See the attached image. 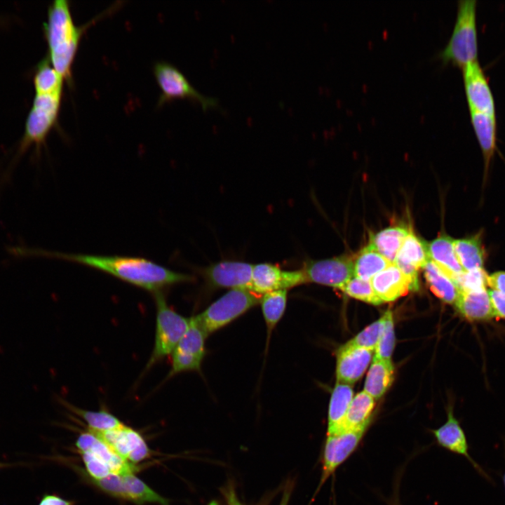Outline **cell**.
<instances>
[{
	"label": "cell",
	"mask_w": 505,
	"mask_h": 505,
	"mask_svg": "<svg viewBox=\"0 0 505 505\" xmlns=\"http://www.w3.org/2000/svg\"><path fill=\"white\" fill-rule=\"evenodd\" d=\"M8 252L18 257H46L82 264L112 275L124 282L156 294L194 278L173 271L152 260L121 255L66 253L27 246H11Z\"/></svg>",
	"instance_id": "6da1fadb"
},
{
	"label": "cell",
	"mask_w": 505,
	"mask_h": 505,
	"mask_svg": "<svg viewBox=\"0 0 505 505\" xmlns=\"http://www.w3.org/2000/svg\"><path fill=\"white\" fill-rule=\"evenodd\" d=\"M100 15L79 27L74 22L67 1L56 0L49 7L45 25L48 59L54 69L69 83L72 80V67L81 36Z\"/></svg>",
	"instance_id": "7a4b0ae2"
},
{
	"label": "cell",
	"mask_w": 505,
	"mask_h": 505,
	"mask_svg": "<svg viewBox=\"0 0 505 505\" xmlns=\"http://www.w3.org/2000/svg\"><path fill=\"white\" fill-rule=\"evenodd\" d=\"M476 1H458L457 13L452 34L439 56L445 62L462 68L478 60Z\"/></svg>",
	"instance_id": "3957f363"
},
{
	"label": "cell",
	"mask_w": 505,
	"mask_h": 505,
	"mask_svg": "<svg viewBox=\"0 0 505 505\" xmlns=\"http://www.w3.org/2000/svg\"><path fill=\"white\" fill-rule=\"evenodd\" d=\"M154 296L156 307L155 339L147 369L172 354L190 324V318L184 317L173 310L163 292Z\"/></svg>",
	"instance_id": "277c9868"
},
{
	"label": "cell",
	"mask_w": 505,
	"mask_h": 505,
	"mask_svg": "<svg viewBox=\"0 0 505 505\" xmlns=\"http://www.w3.org/2000/svg\"><path fill=\"white\" fill-rule=\"evenodd\" d=\"M260 299L252 291L231 289L195 317L208 336L257 305Z\"/></svg>",
	"instance_id": "5b68a950"
},
{
	"label": "cell",
	"mask_w": 505,
	"mask_h": 505,
	"mask_svg": "<svg viewBox=\"0 0 505 505\" xmlns=\"http://www.w3.org/2000/svg\"><path fill=\"white\" fill-rule=\"evenodd\" d=\"M153 72L161 90L158 106L175 99H189L199 103L204 110L217 107V99L199 93L185 76L171 64L166 62H156Z\"/></svg>",
	"instance_id": "8992f818"
},
{
	"label": "cell",
	"mask_w": 505,
	"mask_h": 505,
	"mask_svg": "<svg viewBox=\"0 0 505 505\" xmlns=\"http://www.w3.org/2000/svg\"><path fill=\"white\" fill-rule=\"evenodd\" d=\"M62 95V94L35 95L27 119L20 154L32 144L39 147L44 142L46 136L57 121Z\"/></svg>",
	"instance_id": "52a82bcc"
},
{
	"label": "cell",
	"mask_w": 505,
	"mask_h": 505,
	"mask_svg": "<svg viewBox=\"0 0 505 505\" xmlns=\"http://www.w3.org/2000/svg\"><path fill=\"white\" fill-rule=\"evenodd\" d=\"M90 482L105 493L137 505H144L147 503L169 505L167 499L156 492L134 473L126 475L111 473L100 480L90 479Z\"/></svg>",
	"instance_id": "ba28073f"
},
{
	"label": "cell",
	"mask_w": 505,
	"mask_h": 505,
	"mask_svg": "<svg viewBox=\"0 0 505 505\" xmlns=\"http://www.w3.org/2000/svg\"><path fill=\"white\" fill-rule=\"evenodd\" d=\"M208 336L195 316L172 353V365L168 377L187 371H198L205 356V340Z\"/></svg>",
	"instance_id": "9c48e42d"
},
{
	"label": "cell",
	"mask_w": 505,
	"mask_h": 505,
	"mask_svg": "<svg viewBox=\"0 0 505 505\" xmlns=\"http://www.w3.org/2000/svg\"><path fill=\"white\" fill-rule=\"evenodd\" d=\"M367 428L344 431L327 436L323 453L322 473L317 491L358 448Z\"/></svg>",
	"instance_id": "30bf717a"
},
{
	"label": "cell",
	"mask_w": 505,
	"mask_h": 505,
	"mask_svg": "<svg viewBox=\"0 0 505 505\" xmlns=\"http://www.w3.org/2000/svg\"><path fill=\"white\" fill-rule=\"evenodd\" d=\"M354 259L349 255L307 261L302 269L307 282H311L340 289L354 276Z\"/></svg>",
	"instance_id": "8fae6325"
},
{
	"label": "cell",
	"mask_w": 505,
	"mask_h": 505,
	"mask_svg": "<svg viewBox=\"0 0 505 505\" xmlns=\"http://www.w3.org/2000/svg\"><path fill=\"white\" fill-rule=\"evenodd\" d=\"M253 264L224 260L212 264L202 270L203 276L211 288L245 289L252 291Z\"/></svg>",
	"instance_id": "7c38bea8"
},
{
	"label": "cell",
	"mask_w": 505,
	"mask_h": 505,
	"mask_svg": "<svg viewBox=\"0 0 505 505\" xmlns=\"http://www.w3.org/2000/svg\"><path fill=\"white\" fill-rule=\"evenodd\" d=\"M88 431L102 440L119 456L130 463H138L151 455V451L142 435L124 424L104 432Z\"/></svg>",
	"instance_id": "4fadbf2b"
},
{
	"label": "cell",
	"mask_w": 505,
	"mask_h": 505,
	"mask_svg": "<svg viewBox=\"0 0 505 505\" xmlns=\"http://www.w3.org/2000/svg\"><path fill=\"white\" fill-rule=\"evenodd\" d=\"M462 69L469 111L495 116L493 94L478 60L469 63Z\"/></svg>",
	"instance_id": "5bb4252c"
},
{
	"label": "cell",
	"mask_w": 505,
	"mask_h": 505,
	"mask_svg": "<svg viewBox=\"0 0 505 505\" xmlns=\"http://www.w3.org/2000/svg\"><path fill=\"white\" fill-rule=\"evenodd\" d=\"M307 283L302 269L285 271L270 263L253 265L252 291L256 294L287 290Z\"/></svg>",
	"instance_id": "9a60e30c"
},
{
	"label": "cell",
	"mask_w": 505,
	"mask_h": 505,
	"mask_svg": "<svg viewBox=\"0 0 505 505\" xmlns=\"http://www.w3.org/2000/svg\"><path fill=\"white\" fill-rule=\"evenodd\" d=\"M428 243L410 231L405 238L394 262L408 279L411 291L419 288L418 270L430 260Z\"/></svg>",
	"instance_id": "2e32d148"
},
{
	"label": "cell",
	"mask_w": 505,
	"mask_h": 505,
	"mask_svg": "<svg viewBox=\"0 0 505 505\" xmlns=\"http://www.w3.org/2000/svg\"><path fill=\"white\" fill-rule=\"evenodd\" d=\"M76 446L79 452H88L105 463L111 473L126 475L134 473L137 469L134 464L122 458L106 443L90 431L82 433L79 436Z\"/></svg>",
	"instance_id": "e0dca14e"
},
{
	"label": "cell",
	"mask_w": 505,
	"mask_h": 505,
	"mask_svg": "<svg viewBox=\"0 0 505 505\" xmlns=\"http://www.w3.org/2000/svg\"><path fill=\"white\" fill-rule=\"evenodd\" d=\"M372 351L344 344L337 351V382L352 385L364 374Z\"/></svg>",
	"instance_id": "ac0fdd59"
},
{
	"label": "cell",
	"mask_w": 505,
	"mask_h": 505,
	"mask_svg": "<svg viewBox=\"0 0 505 505\" xmlns=\"http://www.w3.org/2000/svg\"><path fill=\"white\" fill-rule=\"evenodd\" d=\"M437 443L451 452L466 458L473 466L481 472V469L471 457L466 438L459 421L454 416L452 409L447 410L446 422L439 428L432 430Z\"/></svg>",
	"instance_id": "d6986e66"
},
{
	"label": "cell",
	"mask_w": 505,
	"mask_h": 505,
	"mask_svg": "<svg viewBox=\"0 0 505 505\" xmlns=\"http://www.w3.org/2000/svg\"><path fill=\"white\" fill-rule=\"evenodd\" d=\"M372 286L383 302H392L411 291V285L400 269L391 264L370 280Z\"/></svg>",
	"instance_id": "ffe728a7"
},
{
	"label": "cell",
	"mask_w": 505,
	"mask_h": 505,
	"mask_svg": "<svg viewBox=\"0 0 505 505\" xmlns=\"http://www.w3.org/2000/svg\"><path fill=\"white\" fill-rule=\"evenodd\" d=\"M471 121L480 144L484 161V180L494 156L497 141L495 116L470 111Z\"/></svg>",
	"instance_id": "44dd1931"
},
{
	"label": "cell",
	"mask_w": 505,
	"mask_h": 505,
	"mask_svg": "<svg viewBox=\"0 0 505 505\" xmlns=\"http://www.w3.org/2000/svg\"><path fill=\"white\" fill-rule=\"evenodd\" d=\"M454 306L462 316L471 321H485L495 317L487 290L460 291Z\"/></svg>",
	"instance_id": "7402d4cb"
},
{
	"label": "cell",
	"mask_w": 505,
	"mask_h": 505,
	"mask_svg": "<svg viewBox=\"0 0 505 505\" xmlns=\"http://www.w3.org/2000/svg\"><path fill=\"white\" fill-rule=\"evenodd\" d=\"M454 242L452 237L442 234L428 243L430 259L452 281L464 271L455 253Z\"/></svg>",
	"instance_id": "603a6c76"
},
{
	"label": "cell",
	"mask_w": 505,
	"mask_h": 505,
	"mask_svg": "<svg viewBox=\"0 0 505 505\" xmlns=\"http://www.w3.org/2000/svg\"><path fill=\"white\" fill-rule=\"evenodd\" d=\"M353 394L351 385L337 382L329 404L327 436L340 432Z\"/></svg>",
	"instance_id": "cb8c5ba5"
},
{
	"label": "cell",
	"mask_w": 505,
	"mask_h": 505,
	"mask_svg": "<svg viewBox=\"0 0 505 505\" xmlns=\"http://www.w3.org/2000/svg\"><path fill=\"white\" fill-rule=\"evenodd\" d=\"M454 250L464 271L483 269L486 252L481 232L454 240Z\"/></svg>",
	"instance_id": "d4e9b609"
},
{
	"label": "cell",
	"mask_w": 505,
	"mask_h": 505,
	"mask_svg": "<svg viewBox=\"0 0 505 505\" xmlns=\"http://www.w3.org/2000/svg\"><path fill=\"white\" fill-rule=\"evenodd\" d=\"M409 232V229L403 225L389 227L372 234L369 243L390 264H393Z\"/></svg>",
	"instance_id": "484cf974"
},
{
	"label": "cell",
	"mask_w": 505,
	"mask_h": 505,
	"mask_svg": "<svg viewBox=\"0 0 505 505\" xmlns=\"http://www.w3.org/2000/svg\"><path fill=\"white\" fill-rule=\"evenodd\" d=\"M422 269L435 295L447 304H454L460 292L455 283L431 260Z\"/></svg>",
	"instance_id": "4316f807"
},
{
	"label": "cell",
	"mask_w": 505,
	"mask_h": 505,
	"mask_svg": "<svg viewBox=\"0 0 505 505\" xmlns=\"http://www.w3.org/2000/svg\"><path fill=\"white\" fill-rule=\"evenodd\" d=\"M393 379L391 361L373 358L364 384V391L374 399H379L391 385Z\"/></svg>",
	"instance_id": "83f0119b"
},
{
	"label": "cell",
	"mask_w": 505,
	"mask_h": 505,
	"mask_svg": "<svg viewBox=\"0 0 505 505\" xmlns=\"http://www.w3.org/2000/svg\"><path fill=\"white\" fill-rule=\"evenodd\" d=\"M375 407V399L366 392L357 393L352 399L340 432L368 427Z\"/></svg>",
	"instance_id": "f1b7e54d"
},
{
	"label": "cell",
	"mask_w": 505,
	"mask_h": 505,
	"mask_svg": "<svg viewBox=\"0 0 505 505\" xmlns=\"http://www.w3.org/2000/svg\"><path fill=\"white\" fill-rule=\"evenodd\" d=\"M287 296V290H278L267 292L260 299V303L267 325V343L273 330L284 314Z\"/></svg>",
	"instance_id": "f546056e"
},
{
	"label": "cell",
	"mask_w": 505,
	"mask_h": 505,
	"mask_svg": "<svg viewBox=\"0 0 505 505\" xmlns=\"http://www.w3.org/2000/svg\"><path fill=\"white\" fill-rule=\"evenodd\" d=\"M390 264H391L368 243L354 258V276L370 281Z\"/></svg>",
	"instance_id": "4dcf8cb0"
},
{
	"label": "cell",
	"mask_w": 505,
	"mask_h": 505,
	"mask_svg": "<svg viewBox=\"0 0 505 505\" xmlns=\"http://www.w3.org/2000/svg\"><path fill=\"white\" fill-rule=\"evenodd\" d=\"M62 402L69 410L82 418L87 423L89 427L88 430L104 432L115 429L123 424L117 417L106 410H86L69 403Z\"/></svg>",
	"instance_id": "1f68e13d"
},
{
	"label": "cell",
	"mask_w": 505,
	"mask_h": 505,
	"mask_svg": "<svg viewBox=\"0 0 505 505\" xmlns=\"http://www.w3.org/2000/svg\"><path fill=\"white\" fill-rule=\"evenodd\" d=\"M63 77L51 65L48 58L40 65L34 78L36 95L62 94Z\"/></svg>",
	"instance_id": "d6a6232c"
},
{
	"label": "cell",
	"mask_w": 505,
	"mask_h": 505,
	"mask_svg": "<svg viewBox=\"0 0 505 505\" xmlns=\"http://www.w3.org/2000/svg\"><path fill=\"white\" fill-rule=\"evenodd\" d=\"M340 290L349 297L368 304L379 305L383 303L376 295L370 281L353 276L340 288Z\"/></svg>",
	"instance_id": "836d02e7"
},
{
	"label": "cell",
	"mask_w": 505,
	"mask_h": 505,
	"mask_svg": "<svg viewBox=\"0 0 505 505\" xmlns=\"http://www.w3.org/2000/svg\"><path fill=\"white\" fill-rule=\"evenodd\" d=\"M383 330L375 350L374 358L391 361V355L395 345V333L393 314L390 309L384 315Z\"/></svg>",
	"instance_id": "e575fe53"
},
{
	"label": "cell",
	"mask_w": 505,
	"mask_h": 505,
	"mask_svg": "<svg viewBox=\"0 0 505 505\" xmlns=\"http://www.w3.org/2000/svg\"><path fill=\"white\" fill-rule=\"evenodd\" d=\"M384 327V318L369 325L345 344L374 351L379 341Z\"/></svg>",
	"instance_id": "d590c367"
},
{
	"label": "cell",
	"mask_w": 505,
	"mask_h": 505,
	"mask_svg": "<svg viewBox=\"0 0 505 505\" xmlns=\"http://www.w3.org/2000/svg\"><path fill=\"white\" fill-rule=\"evenodd\" d=\"M488 275L484 269L464 271L457 276L453 281L462 292L486 290Z\"/></svg>",
	"instance_id": "8d00e7d4"
},
{
	"label": "cell",
	"mask_w": 505,
	"mask_h": 505,
	"mask_svg": "<svg viewBox=\"0 0 505 505\" xmlns=\"http://www.w3.org/2000/svg\"><path fill=\"white\" fill-rule=\"evenodd\" d=\"M83 461L86 471L93 480H100L111 474L108 466L88 452H79Z\"/></svg>",
	"instance_id": "74e56055"
},
{
	"label": "cell",
	"mask_w": 505,
	"mask_h": 505,
	"mask_svg": "<svg viewBox=\"0 0 505 505\" xmlns=\"http://www.w3.org/2000/svg\"><path fill=\"white\" fill-rule=\"evenodd\" d=\"M489 295L495 316L505 318V294L490 290Z\"/></svg>",
	"instance_id": "f35d334b"
},
{
	"label": "cell",
	"mask_w": 505,
	"mask_h": 505,
	"mask_svg": "<svg viewBox=\"0 0 505 505\" xmlns=\"http://www.w3.org/2000/svg\"><path fill=\"white\" fill-rule=\"evenodd\" d=\"M487 285L494 291L505 294V271H496L487 277Z\"/></svg>",
	"instance_id": "ab89813d"
},
{
	"label": "cell",
	"mask_w": 505,
	"mask_h": 505,
	"mask_svg": "<svg viewBox=\"0 0 505 505\" xmlns=\"http://www.w3.org/2000/svg\"><path fill=\"white\" fill-rule=\"evenodd\" d=\"M38 505H74V501L65 499L57 494H44Z\"/></svg>",
	"instance_id": "60d3db41"
},
{
	"label": "cell",
	"mask_w": 505,
	"mask_h": 505,
	"mask_svg": "<svg viewBox=\"0 0 505 505\" xmlns=\"http://www.w3.org/2000/svg\"><path fill=\"white\" fill-rule=\"evenodd\" d=\"M224 495L227 505H243L238 499L233 487H229L224 492Z\"/></svg>",
	"instance_id": "b9f144b4"
},
{
	"label": "cell",
	"mask_w": 505,
	"mask_h": 505,
	"mask_svg": "<svg viewBox=\"0 0 505 505\" xmlns=\"http://www.w3.org/2000/svg\"><path fill=\"white\" fill-rule=\"evenodd\" d=\"M291 486H288L287 487H285L283 494L280 505H288L291 494Z\"/></svg>",
	"instance_id": "7bdbcfd3"
},
{
	"label": "cell",
	"mask_w": 505,
	"mask_h": 505,
	"mask_svg": "<svg viewBox=\"0 0 505 505\" xmlns=\"http://www.w3.org/2000/svg\"><path fill=\"white\" fill-rule=\"evenodd\" d=\"M387 504L388 505H401L399 500L397 487L395 489L393 495L387 500Z\"/></svg>",
	"instance_id": "ee69618b"
},
{
	"label": "cell",
	"mask_w": 505,
	"mask_h": 505,
	"mask_svg": "<svg viewBox=\"0 0 505 505\" xmlns=\"http://www.w3.org/2000/svg\"><path fill=\"white\" fill-rule=\"evenodd\" d=\"M207 505H219L218 502L217 501H211L209 504Z\"/></svg>",
	"instance_id": "f6af8a7d"
},
{
	"label": "cell",
	"mask_w": 505,
	"mask_h": 505,
	"mask_svg": "<svg viewBox=\"0 0 505 505\" xmlns=\"http://www.w3.org/2000/svg\"><path fill=\"white\" fill-rule=\"evenodd\" d=\"M7 466L6 464H3V463H1V462H0V469H1V468H3V467H5V466Z\"/></svg>",
	"instance_id": "bcb514c9"
},
{
	"label": "cell",
	"mask_w": 505,
	"mask_h": 505,
	"mask_svg": "<svg viewBox=\"0 0 505 505\" xmlns=\"http://www.w3.org/2000/svg\"><path fill=\"white\" fill-rule=\"evenodd\" d=\"M503 482H504V487H505V472L503 476Z\"/></svg>",
	"instance_id": "7dc6e473"
}]
</instances>
